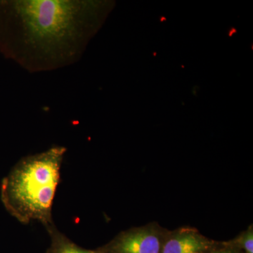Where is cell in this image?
Here are the masks:
<instances>
[{
    "mask_svg": "<svg viewBox=\"0 0 253 253\" xmlns=\"http://www.w3.org/2000/svg\"><path fill=\"white\" fill-rule=\"evenodd\" d=\"M168 231L153 221L121 231L108 244L96 250L99 253H161Z\"/></svg>",
    "mask_w": 253,
    "mask_h": 253,
    "instance_id": "cell-3",
    "label": "cell"
},
{
    "mask_svg": "<svg viewBox=\"0 0 253 253\" xmlns=\"http://www.w3.org/2000/svg\"><path fill=\"white\" fill-rule=\"evenodd\" d=\"M228 242L241 253H253V224L249 225L246 230L241 231L236 238Z\"/></svg>",
    "mask_w": 253,
    "mask_h": 253,
    "instance_id": "cell-6",
    "label": "cell"
},
{
    "mask_svg": "<svg viewBox=\"0 0 253 253\" xmlns=\"http://www.w3.org/2000/svg\"><path fill=\"white\" fill-rule=\"evenodd\" d=\"M45 228L51 238V244L45 253H99L96 250L80 247L61 233L54 223Z\"/></svg>",
    "mask_w": 253,
    "mask_h": 253,
    "instance_id": "cell-5",
    "label": "cell"
},
{
    "mask_svg": "<svg viewBox=\"0 0 253 253\" xmlns=\"http://www.w3.org/2000/svg\"><path fill=\"white\" fill-rule=\"evenodd\" d=\"M67 149L54 146L44 152L23 157L5 176L1 201L12 217L23 224L38 221L53 224V201Z\"/></svg>",
    "mask_w": 253,
    "mask_h": 253,
    "instance_id": "cell-2",
    "label": "cell"
},
{
    "mask_svg": "<svg viewBox=\"0 0 253 253\" xmlns=\"http://www.w3.org/2000/svg\"><path fill=\"white\" fill-rule=\"evenodd\" d=\"M90 0L0 1V49L31 73L78 63L109 9Z\"/></svg>",
    "mask_w": 253,
    "mask_h": 253,
    "instance_id": "cell-1",
    "label": "cell"
},
{
    "mask_svg": "<svg viewBox=\"0 0 253 253\" xmlns=\"http://www.w3.org/2000/svg\"><path fill=\"white\" fill-rule=\"evenodd\" d=\"M219 244L220 241L208 239L196 228L184 226L168 230L161 253H207Z\"/></svg>",
    "mask_w": 253,
    "mask_h": 253,
    "instance_id": "cell-4",
    "label": "cell"
},
{
    "mask_svg": "<svg viewBox=\"0 0 253 253\" xmlns=\"http://www.w3.org/2000/svg\"><path fill=\"white\" fill-rule=\"evenodd\" d=\"M207 253H243L239 250L233 247L229 244L228 241H223L220 242V244L218 247L212 251H210Z\"/></svg>",
    "mask_w": 253,
    "mask_h": 253,
    "instance_id": "cell-7",
    "label": "cell"
}]
</instances>
